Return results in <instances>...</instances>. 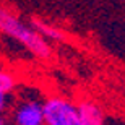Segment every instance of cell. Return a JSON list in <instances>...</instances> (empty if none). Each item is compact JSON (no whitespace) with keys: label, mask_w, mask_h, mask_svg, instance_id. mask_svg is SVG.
I'll list each match as a JSON object with an SVG mask.
<instances>
[{"label":"cell","mask_w":125,"mask_h":125,"mask_svg":"<svg viewBox=\"0 0 125 125\" xmlns=\"http://www.w3.org/2000/svg\"><path fill=\"white\" fill-rule=\"evenodd\" d=\"M0 32L13 37L37 59H49L52 54L47 39H44L32 26H28L11 11L2 7H0Z\"/></svg>","instance_id":"obj_1"},{"label":"cell","mask_w":125,"mask_h":125,"mask_svg":"<svg viewBox=\"0 0 125 125\" xmlns=\"http://www.w3.org/2000/svg\"><path fill=\"white\" fill-rule=\"evenodd\" d=\"M44 125H81L78 106L68 99L57 96L46 99Z\"/></svg>","instance_id":"obj_2"},{"label":"cell","mask_w":125,"mask_h":125,"mask_svg":"<svg viewBox=\"0 0 125 125\" xmlns=\"http://www.w3.org/2000/svg\"><path fill=\"white\" fill-rule=\"evenodd\" d=\"M15 125H44V102L37 97H23L13 109Z\"/></svg>","instance_id":"obj_3"},{"label":"cell","mask_w":125,"mask_h":125,"mask_svg":"<svg viewBox=\"0 0 125 125\" xmlns=\"http://www.w3.org/2000/svg\"><path fill=\"white\" fill-rule=\"evenodd\" d=\"M81 125H104V114L101 107L91 101H84L78 106Z\"/></svg>","instance_id":"obj_4"},{"label":"cell","mask_w":125,"mask_h":125,"mask_svg":"<svg viewBox=\"0 0 125 125\" xmlns=\"http://www.w3.org/2000/svg\"><path fill=\"white\" fill-rule=\"evenodd\" d=\"M31 26L36 29L44 39H49V41H62V39H63V34L60 32V29L54 28L51 24H46V23H42V21H32Z\"/></svg>","instance_id":"obj_5"},{"label":"cell","mask_w":125,"mask_h":125,"mask_svg":"<svg viewBox=\"0 0 125 125\" xmlns=\"http://www.w3.org/2000/svg\"><path fill=\"white\" fill-rule=\"evenodd\" d=\"M15 84H16V81H15L13 76L7 72H3V70H0V91L10 94L15 89Z\"/></svg>","instance_id":"obj_6"},{"label":"cell","mask_w":125,"mask_h":125,"mask_svg":"<svg viewBox=\"0 0 125 125\" xmlns=\"http://www.w3.org/2000/svg\"><path fill=\"white\" fill-rule=\"evenodd\" d=\"M7 106H8V93L0 91V114L7 109Z\"/></svg>","instance_id":"obj_7"},{"label":"cell","mask_w":125,"mask_h":125,"mask_svg":"<svg viewBox=\"0 0 125 125\" xmlns=\"http://www.w3.org/2000/svg\"><path fill=\"white\" fill-rule=\"evenodd\" d=\"M0 125H7V124H5V120H3V117H2V114H0Z\"/></svg>","instance_id":"obj_8"}]
</instances>
